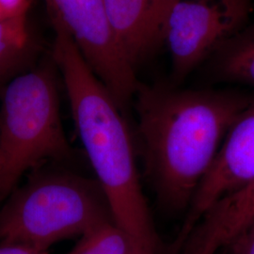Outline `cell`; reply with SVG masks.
I'll use <instances>...</instances> for the list:
<instances>
[{"instance_id":"5bb4252c","label":"cell","mask_w":254,"mask_h":254,"mask_svg":"<svg viewBox=\"0 0 254 254\" xmlns=\"http://www.w3.org/2000/svg\"><path fill=\"white\" fill-rule=\"evenodd\" d=\"M228 248L230 254H254V223Z\"/></svg>"},{"instance_id":"8fae6325","label":"cell","mask_w":254,"mask_h":254,"mask_svg":"<svg viewBox=\"0 0 254 254\" xmlns=\"http://www.w3.org/2000/svg\"><path fill=\"white\" fill-rule=\"evenodd\" d=\"M30 35L26 17L0 22V91L15 75L27 59Z\"/></svg>"},{"instance_id":"ba28073f","label":"cell","mask_w":254,"mask_h":254,"mask_svg":"<svg viewBox=\"0 0 254 254\" xmlns=\"http://www.w3.org/2000/svg\"><path fill=\"white\" fill-rule=\"evenodd\" d=\"M176 0H104L113 32L136 68L164 45L168 15Z\"/></svg>"},{"instance_id":"3957f363","label":"cell","mask_w":254,"mask_h":254,"mask_svg":"<svg viewBox=\"0 0 254 254\" xmlns=\"http://www.w3.org/2000/svg\"><path fill=\"white\" fill-rule=\"evenodd\" d=\"M113 220L99 186L67 173L41 174L10 193L0 211V245L47 251Z\"/></svg>"},{"instance_id":"7c38bea8","label":"cell","mask_w":254,"mask_h":254,"mask_svg":"<svg viewBox=\"0 0 254 254\" xmlns=\"http://www.w3.org/2000/svg\"><path fill=\"white\" fill-rule=\"evenodd\" d=\"M133 248L127 235L113 220L92 228L67 254H131Z\"/></svg>"},{"instance_id":"277c9868","label":"cell","mask_w":254,"mask_h":254,"mask_svg":"<svg viewBox=\"0 0 254 254\" xmlns=\"http://www.w3.org/2000/svg\"><path fill=\"white\" fill-rule=\"evenodd\" d=\"M0 201L14 190L28 170L47 159H65L72 153L64 133L53 69L43 65L19 73L2 91Z\"/></svg>"},{"instance_id":"5b68a950","label":"cell","mask_w":254,"mask_h":254,"mask_svg":"<svg viewBox=\"0 0 254 254\" xmlns=\"http://www.w3.org/2000/svg\"><path fill=\"white\" fill-rule=\"evenodd\" d=\"M253 9L254 0H176L164 39L173 79L184 80L243 29Z\"/></svg>"},{"instance_id":"30bf717a","label":"cell","mask_w":254,"mask_h":254,"mask_svg":"<svg viewBox=\"0 0 254 254\" xmlns=\"http://www.w3.org/2000/svg\"><path fill=\"white\" fill-rule=\"evenodd\" d=\"M208 61L219 80L254 86V24L241 29Z\"/></svg>"},{"instance_id":"4fadbf2b","label":"cell","mask_w":254,"mask_h":254,"mask_svg":"<svg viewBox=\"0 0 254 254\" xmlns=\"http://www.w3.org/2000/svg\"><path fill=\"white\" fill-rule=\"evenodd\" d=\"M32 0H0V10L7 19L24 18Z\"/></svg>"},{"instance_id":"2e32d148","label":"cell","mask_w":254,"mask_h":254,"mask_svg":"<svg viewBox=\"0 0 254 254\" xmlns=\"http://www.w3.org/2000/svg\"><path fill=\"white\" fill-rule=\"evenodd\" d=\"M3 165H4V158H3V155L0 151V174H1L2 169H3Z\"/></svg>"},{"instance_id":"ac0fdd59","label":"cell","mask_w":254,"mask_h":254,"mask_svg":"<svg viewBox=\"0 0 254 254\" xmlns=\"http://www.w3.org/2000/svg\"><path fill=\"white\" fill-rule=\"evenodd\" d=\"M136 254V253H134V252H133V253H132V254Z\"/></svg>"},{"instance_id":"e0dca14e","label":"cell","mask_w":254,"mask_h":254,"mask_svg":"<svg viewBox=\"0 0 254 254\" xmlns=\"http://www.w3.org/2000/svg\"><path fill=\"white\" fill-rule=\"evenodd\" d=\"M6 17H5V15H4V14H3V13H2V11H1V10H0V22H1V21H3V20H6Z\"/></svg>"},{"instance_id":"52a82bcc","label":"cell","mask_w":254,"mask_h":254,"mask_svg":"<svg viewBox=\"0 0 254 254\" xmlns=\"http://www.w3.org/2000/svg\"><path fill=\"white\" fill-rule=\"evenodd\" d=\"M254 181V100L230 128L208 172L195 191L170 254L182 245L201 218L219 200Z\"/></svg>"},{"instance_id":"9a60e30c","label":"cell","mask_w":254,"mask_h":254,"mask_svg":"<svg viewBox=\"0 0 254 254\" xmlns=\"http://www.w3.org/2000/svg\"><path fill=\"white\" fill-rule=\"evenodd\" d=\"M0 254H49L47 251L24 245H0Z\"/></svg>"},{"instance_id":"7a4b0ae2","label":"cell","mask_w":254,"mask_h":254,"mask_svg":"<svg viewBox=\"0 0 254 254\" xmlns=\"http://www.w3.org/2000/svg\"><path fill=\"white\" fill-rule=\"evenodd\" d=\"M54 26L53 58L73 122L113 221L134 253L159 254L160 241L142 191L133 139L118 104L85 62L72 39Z\"/></svg>"},{"instance_id":"6da1fadb","label":"cell","mask_w":254,"mask_h":254,"mask_svg":"<svg viewBox=\"0 0 254 254\" xmlns=\"http://www.w3.org/2000/svg\"><path fill=\"white\" fill-rule=\"evenodd\" d=\"M253 100L230 91L138 83L133 102L148 175L159 200L188 208L230 128Z\"/></svg>"},{"instance_id":"8992f818","label":"cell","mask_w":254,"mask_h":254,"mask_svg":"<svg viewBox=\"0 0 254 254\" xmlns=\"http://www.w3.org/2000/svg\"><path fill=\"white\" fill-rule=\"evenodd\" d=\"M52 24L72 39L120 109L133 103L139 82L119 46L104 0H46Z\"/></svg>"},{"instance_id":"9c48e42d","label":"cell","mask_w":254,"mask_h":254,"mask_svg":"<svg viewBox=\"0 0 254 254\" xmlns=\"http://www.w3.org/2000/svg\"><path fill=\"white\" fill-rule=\"evenodd\" d=\"M254 223V181L219 200L191 231L178 254H217Z\"/></svg>"}]
</instances>
